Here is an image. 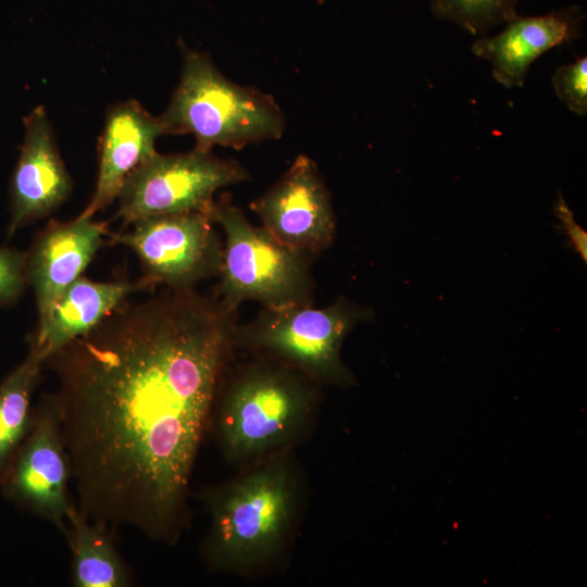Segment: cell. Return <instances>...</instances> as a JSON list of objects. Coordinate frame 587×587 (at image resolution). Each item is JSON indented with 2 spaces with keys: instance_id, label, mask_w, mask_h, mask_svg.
<instances>
[{
  "instance_id": "10",
  "label": "cell",
  "mask_w": 587,
  "mask_h": 587,
  "mask_svg": "<svg viewBox=\"0 0 587 587\" xmlns=\"http://www.w3.org/2000/svg\"><path fill=\"white\" fill-rule=\"evenodd\" d=\"M30 426L7 488L12 497L64 535L73 505L67 494L71 466L53 395L42 401Z\"/></svg>"
},
{
  "instance_id": "21",
  "label": "cell",
  "mask_w": 587,
  "mask_h": 587,
  "mask_svg": "<svg viewBox=\"0 0 587 587\" xmlns=\"http://www.w3.org/2000/svg\"><path fill=\"white\" fill-rule=\"evenodd\" d=\"M554 212L567 234L574 249L578 252L584 262L587 261V233L576 223L572 210L565 200L559 195L554 205Z\"/></svg>"
},
{
  "instance_id": "17",
  "label": "cell",
  "mask_w": 587,
  "mask_h": 587,
  "mask_svg": "<svg viewBox=\"0 0 587 587\" xmlns=\"http://www.w3.org/2000/svg\"><path fill=\"white\" fill-rule=\"evenodd\" d=\"M42 364L30 350L0 384V473L28 429L30 398Z\"/></svg>"
},
{
  "instance_id": "14",
  "label": "cell",
  "mask_w": 587,
  "mask_h": 587,
  "mask_svg": "<svg viewBox=\"0 0 587 587\" xmlns=\"http://www.w3.org/2000/svg\"><path fill=\"white\" fill-rule=\"evenodd\" d=\"M167 135L161 116L151 115L136 100L108 110L99 139V170L92 198L82 215L92 217L118 196L127 176L152 157L158 137Z\"/></svg>"
},
{
  "instance_id": "15",
  "label": "cell",
  "mask_w": 587,
  "mask_h": 587,
  "mask_svg": "<svg viewBox=\"0 0 587 587\" xmlns=\"http://www.w3.org/2000/svg\"><path fill=\"white\" fill-rule=\"evenodd\" d=\"M151 287L145 277L136 282L109 283L78 277L60 295L45 324L37 327L30 350L45 363L72 340L100 324L133 292Z\"/></svg>"
},
{
  "instance_id": "7",
  "label": "cell",
  "mask_w": 587,
  "mask_h": 587,
  "mask_svg": "<svg viewBox=\"0 0 587 587\" xmlns=\"http://www.w3.org/2000/svg\"><path fill=\"white\" fill-rule=\"evenodd\" d=\"M250 179L235 160L193 149L178 154L155 152L125 179L116 216L124 225L158 214L209 213L215 192Z\"/></svg>"
},
{
  "instance_id": "3",
  "label": "cell",
  "mask_w": 587,
  "mask_h": 587,
  "mask_svg": "<svg viewBox=\"0 0 587 587\" xmlns=\"http://www.w3.org/2000/svg\"><path fill=\"white\" fill-rule=\"evenodd\" d=\"M223 387L217 438L227 461L248 466L288 451L311 426L319 385L299 371L254 355Z\"/></svg>"
},
{
  "instance_id": "19",
  "label": "cell",
  "mask_w": 587,
  "mask_h": 587,
  "mask_svg": "<svg viewBox=\"0 0 587 587\" xmlns=\"http://www.w3.org/2000/svg\"><path fill=\"white\" fill-rule=\"evenodd\" d=\"M555 95L579 116L587 114V58L560 66L552 76Z\"/></svg>"
},
{
  "instance_id": "12",
  "label": "cell",
  "mask_w": 587,
  "mask_h": 587,
  "mask_svg": "<svg viewBox=\"0 0 587 587\" xmlns=\"http://www.w3.org/2000/svg\"><path fill=\"white\" fill-rule=\"evenodd\" d=\"M586 13L579 5L544 15H516L495 36H480L473 53L491 65L494 78L505 88L522 87L530 65L542 53L578 38Z\"/></svg>"
},
{
  "instance_id": "4",
  "label": "cell",
  "mask_w": 587,
  "mask_h": 587,
  "mask_svg": "<svg viewBox=\"0 0 587 587\" xmlns=\"http://www.w3.org/2000/svg\"><path fill=\"white\" fill-rule=\"evenodd\" d=\"M161 118L167 135H193L201 151L241 149L277 139L285 129V115L273 97L230 82L205 53L187 48L179 83Z\"/></svg>"
},
{
  "instance_id": "2",
  "label": "cell",
  "mask_w": 587,
  "mask_h": 587,
  "mask_svg": "<svg viewBox=\"0 0 587 587\" xmlns=\"http://www.w3.org/2000/svg\"><path fill=\"white\" fill-rule=\"evenodd\" d=\"M288 451L248 465L207 495L210 526L202 549L213 570L251 576L285 552L301 504L300 478Z\"/></svg>"
},
{
  "instance_id": "13",
  "label": "cell",
  "mask_w": 587,
  "mask_h": 587,
  "mask_svg": "<svg viewBox=\"0 0 587 587\" xmlns=\"http://www.w3.org/2000/svg\"><path fill=\"white\" fill-rule=\"evenodd\" d=\"M108 235L105 225L79 215L51 223L26 255V278L35 291L38 327L60 295L85 271Z\"/></svg>"
},
{
  "instance_id": "20",
  "label": "cell",
  "mask_w": 587,
  "mask_h": 587,
  "mask_svg": "<svg viewBox=\"0 0 587 587\" xmlns=\"http://www.w3.org/2000/svg\"><path fill=\"white\" fill-rule=\"evenodd\" d=\"M26 283V254L0 247V304L16 301Z\"/></svg>"
},
{
  "instance_id": "18",
  "label": "cell",
  "mask_w": 587,
  "mask_h": 587,
  "mask_svg": "<svg viewBox=\"0 0 587 587\" xmlns=\"http://www.w3.org/2000/svg\"><path fill=\"white\" fill-rule=\"evenodd\" d=\"M520 0H430L433 15L473 36H485L517 15Z\"/></svg>"
},
{
  "instance_id": "1",
  "label": "cell",
  "mask_w": 587,
  "mask_h": 587,
  "mask_svg": "<svg viewBox=\"0 0 587 587\" xmlns=\"http://www.w3.org/2000/svg\"><path fill=\"white\" fill-rule=\"evenodd\" d=\"M237 312L214 294L165 288L124 301L46 360L76 505L89 520L155 542L179 539Z\"/></svg>"
},
{
  "instance_id": "16",
  "label": "cell",
  "mask_w": 587,
  "mask_h": 587,
  "mask_svg": "<svg viewBox=\"0 0 587 587\" xmlns=\"http://www.w3.org/2000/svg\"><path fill=\"white\" fill-rule=\"evenodd\" d=\"M64 536L72 552V583L76 587H125L132 575L109 526L89 520L73 503Z\"/></svg>"
},
{
  "instance_id": "11",
  "label": "cell",
  "mask_w": 587,
  "mask_h": 587,
  "mask_svg": "<svg viewBox=\"0 0 587 587\" xmlns=\"http://www.w3.org/2000/svg\"><path fill=\"white\" fill-rule=\"evenodd\" d=\"M23 123L24 139L11 182L9 236L54 211L72 189L45 108L33 109Z\"/></svg>"
},
{
  "instance_id": "8",
  "label": "cell",
  "mask_w": 587,
  "mask_h": 587,
  "mask_svg": "<svg viewBox=\"0 0 587 587\" xmlns=\"http://www.w3.org/2000/svg\"><path fill=\"white\" fill-rule=\"evenodd\" d=\"M130 225L129 230L113 235L112 241L137 254L152 286L188 290L218 276L223 242L208 213L158 214Z\"/></svg>"
},
{
  "instance_id": "9",
  "label": "cell",
  "mask_w": 587,
  "mask_h": 587,
  "mask_svg": "<svg viewBox=\"0 0 587 587\" xmlns=\"http://www.w3.org/2000/svg\"><path fill=\"white\" fill-rule=\"evenodd\" d=\"M250 209L276 240L312 258L335 242L330 193L315 162L304 154Z\"/></svg>"
},
{
  "instance_id": "6",
  "label": "cell",
  "mask_w": 587,
  "mask_h": 587,
  "mask_svg": "<svg viewBox=\"0 0 587 587\" xmlns=\"http://www.w3.org/2000/svg\"><path fill=\"white\" fill-rule=\"evenodd\" d=\"M208 214L225 236L214 295L228 309L238 311L249 300L271 309L313 304L314 258L252 225L229 195L214 201Z\"/></svg>"
},
{
  "instance_id": "5",
  "label": "cell",
  "mask_w": 587,
  "mask_h": 587,
  "mask_svg": "<svg viewBox=\"0 0 587 587\" xmlns=\"http://www.w3.org/2000/svg\"><path fill=\"white\" fill-rule=\"evenodd\" d=\"M373 316L372 309L344 296L322 308H262L249 322L237 323L235 344L299 371L319 386L349 387L355 378L341 359L344 340Z\"/></svg>"
}]
</instances>
